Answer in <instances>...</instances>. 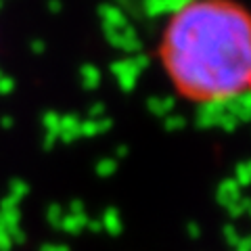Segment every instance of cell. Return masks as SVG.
<instances>
[{"mask_svg": "<svg viewBox=\"0 0 251 251\" xmlns=\"http://www.w3.org/2000/svg\"><path fill=\"white\" fill-rule=\"evenodd\" d=\"M155 57L170 88L193 107L251 99V4L180 0L159 27Z\"/></svg>", "mask_w": 251, "mask_h": 251, "instance_id": "6da1fadb", "label": "cell"}]
</instances>
